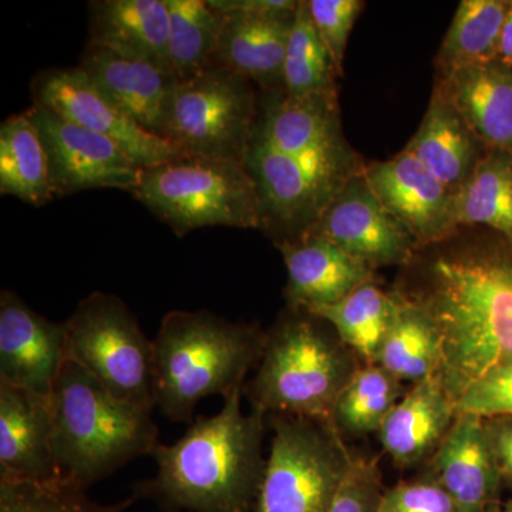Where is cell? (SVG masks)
<instances>
[{
    "mask_svg": "<svg viewBox=\"0 0 512 512\" xmlns=\"http://www.w3.org/2000/svg\"><path fill=\"white\" fill-rule=\"evenodd\" d=\"M66 326L67 359L111 394L153 412L154 345L123 299L96 291L79 302Z\"/></svg>",
    "mask_w": 512,
    "mask_h": 512,
    "instance_id": "7",
    "label": "cell"
},
{
    "mask_svg": "<svg viewBox=\"0 0 512 512\" xmlns=\"http://www.w3.org/2000/svg\"><path fill=\"white\" fill-rule=\"evenodd\" d=\"M67 360L66 326L9 289L0 293V382L49 399Z\"/></svg>",
    "mask_w": 512,
    "mask_h": 512,
    "instance_id": "16",
    "label": "cell"
},
{
    "mask_svg": "<svg viewBox=\"0 0 512 512\" xmlns=\"http://www.w3.org/2000/svg\"><path fill=\"white\" fill-rule=\"evenodd\" d=\"M299 0H210V5L224 15H262V13H293Z\"/></svg>",
    "mask_w": 512,
    "mask_h": 512,
    "instance_id": "40",
    "label": "cell"
},
{
    "mask_svg": "<svg viewBox=\"0 0 512 512\" xmlns=\"http://www.w3.org/2000/svg\"><path fill=\"white\" fill-rule=\"evenodd\" d=\"M284 256L289 309L311 311L342 301L360 286L375 282V271L318 235L278 247Z\"/></svg>",
    "mask_w": 512,
    "mask_h": 512,
    "instance_id": "19",
    "label": "cell"
},
{
    "mask_svg": "<svg viewBox=\"0 0 512 512\" xmlns=\"http://www.w3.org/2000/svg\"><path fill=\"white\" fill-rule=\"evenodd\" d=\"M504 512H512V504L508 505Z\"/></svg>",
    "mask_w": 512,
    "mask_h": 512,
    "instance_id": "42",
    "label": "cell"
},
{
    "mask_svg": "<svg viewBox=\"0 0 512 512\" xmlns=\"http://www.w3.org/2000/svg\"><path fill=\"white\" fill-rule=\"evenodd\" d=\"M365 2L360 0H308L313 25L328 49L336 72L343 76L346 47Z\"/></svg>",
    "mask_w": 512,
    "mask_h": 512,
    "instance_id": "36",
    "label": "cell"
},
{
    "mask_svg": "<svg viewBox=\"0 0 512 512\" xmlns=\"http://www.w3.org/2000/svg\"><path fill=\"white\" fill-rule=\"evenodd\" d=\"M252 137L318 167L363 164L343 137L339 101L296 100L284 90L264 93Z\"/></svg>",
    "mask_w": 512,
    "mask_h": 512,
    "instance_id": "15",
    "label": "cell"
},
{
    "mask_svg": "<svg viewBox=\"0 0 512 512\" xmlns=\"http://www.w3.org/2000/svg\"><path fill=\"white\" fill-rule=\"evenodd\" d=\"M136 500L101 504L70 481L52 484L0 483V512H126Z\"/></svg>",
    "mask_w": 512,
    "mask_h": 512,
    "instance_id": "34",
    "label": "cell"
},
{
    "mask_svg": "<svg viewBox=\"0 0 512 512\" xmlns=\"http://www.w3.org/2000/svg\"><path fill=\"white\" fill-rule=\"evenodd\" d=\"M335 64L313 25L308 0H299L284 66V92L296 100L339 101Z\"/></svg>",
    "mask_w": 512,
    "mask_h": 512,
    "instance_id": "31",
    "label": "cell"
},
{
    "mask_svg": "<svg viewBox=\"0 0 512 512\" xmlns=\"http://www.w3.org/2000/svg\"><path fill=\"white\" fill-rule=\"evenodd\" d=\"M79 66L134 123L161 137L171 93L178 82L173 73L93 43H87Z\"/></svg>",
    "mask_w": 512,
    "mask_h": 512,
    "instance_id": "18",
    "label": "cell"
},
{
    "mask_svg": "<svg viewBox=\"0 0 512 512\" xmlns=\"http://www.w3.org/2000/svg\"><path fill=\"white\" fill-rule=\"evenodd\" d=\"M497 60L512 67V0L507 18H505L503 32H501L500 47H498Z\"/></svg>",
    "mask_w": 512,
    "mask_h": 512,
    "instance_id": "41",
    "label": "cell"
},
{
    "mask_svg": "<svg viewBox=\"0 0 512 512\" xmlns=\"http://www.w3.org/2000/svg\"><path fill=\"white\" fill-rule=\"evenodd\" d=\"M0 194L33 207L56 200L42 138L25 111L0 124Z\"/></svg>",
    "mask_w": 512,
    "mask_h": 512,
    "instance_id": "28",
    "label": "cell"
},
{
    "mask_svg": "<svg viewBox=\"0 0 512 512\" xmlns=\"http://www.w3.org/2000/svg\"><path fill=\"white\" fill-rule=\"evenodd\" d=\"M383 494L377 458L353 457L345 480L325 512H377Z\"/></svg>",
    "mask_w": 512,
    "mask_h": 512,
    "instance_id": "37",
    "label": "cell"
},
{
    "mask_svg": "<svg viewBox=\"0 0 512 512\" xmlns=\"http://www.w3.org/2000/svg\"><path fill=\"white\" fill-rule=\"evenodd\" d=\"M397 309L399 292H384L375 282H370L342 301L319 306L308 313L332 325L346 348L352 349L365 365H373L392 328Z\"/></svg>",
    "mask_w": 512,
    "mask_h": 512,
    "instance_id": "27",
    "label": "cell"
},
{
    "mask_svg": "<svg viewBox=\"0 0 512 512\" xmlns=\"http://www.w3.org/2000/svg\"><path fill=\"white\" fill-rule=\"evenodd\" d=\"M352 461L330 421L275 416L254 512H325Z\"/></svg>",
    "mask_w": 512,
    "mask_h": 512,
    "instance_id": "8",
    "label": "cell"
},
{
    "mask_svg": "<svg viewBox=\"0 0 512 512\" xmlns=\"http://www.w3.org/2000/svg\"><path fill=\"white\" fill-rule=\"evenodd\" d=\"M168 57L174 76L188 80L212 67L224 16L210 0H167Z\"/></svg>",
    "mask_w": 512,
    "mask_h": 512,
    "instance_id": "32",
    "label": "cell"
},
{
    "mask_svg": "<svg viewBox=\"0 0 512 512\" xmlns=\"http://www.w3.org/2000/svg\"><path fill=\"white\" fill-rule=\"evenodd\" d=\"M409 296L439 330V376L454 403L488 369L512 360V239L490 231L441 252Z\"/></svg>",
    "mask_w": 512,
    "mask_h": 512,
    "instance_id": "1",
    "label": "cell"
},
{
    "mask_svg": "<svg viewBox=\"0 0 512 512\" xmlns=\"http://www.w3.org/2000/svg\"><path fill=\"white\" fill-rule=\"evenodd\" d=\"M485 429L501 478L512 487V417L485 420Z\"/></svg>",
    "mask_w": 512,
    "mask_h": 512,
    "instance_id": "39",
    "label": "cell"
},
{
    "mask_svg": "<svg viewBox=\"0 0 512 512\" xmlns=\"http://www.w3.org/2000/svg\"><path fill=\"white\" fill-rule=\"evenodd\" d=\"M363 167L340 187L309 235L328 239L373 271L409 265L417 251L416 242L379 200Z\"/></svg>",
    "mask_w": 512,
    "mask_h": 512,
    "instance_id": "13",
    "label": "cell"
},
{
    "mask_svg": "<svg viewBox=\"0 0 512 512\" xmlns=\"http://www.w3.org/2000/svg\"><path fill=\"white\" fill-rule=\"evenodd\" d=\"M433 467L458 512H487L503 481L485 420L470 414L456 417L434 454Z\"/></svg>",
    "mask_w": 512,
    "mask_h": 512,
    "instance_id": "21",
    "label": "cell"
},
{
    "mask_svg": "<svg viewBox=\"0 0 512 512\" xmlns=\"http://www.w3.org/2000/svg\"><path fill=\"white\" fill-rule=\"evenodd\" d=\"M49 399L0 382V483L62 480L53 451Z\"/></svg>",
    "mask_w": 512,
    "mask_h": 512,
    "instance_id": "17",
    "label": "cell"
},
{
    "mask_svg": "<svg viewBox=\"0 0 512 512\" xmlns=\"http://www.w3.org/2000/svg\"><path fill=\"white\" fill-rule=\"evenodd\" d=\"M258 113L254 84L224 67H210L175 84L161 137L185 156L244 161Z\"/></svg>",
    "mask_w": 512,
    "mask_h": 512,
    "instance_id": "9",
    "label": "cell"
},
{
    "mask_svg": "<svg viewBox=\"0 0 512 512\" xmlns=\"http://www.w3.org/2000/svg\"><path fill=\"white\" fill-rule=\"evenodd\" d=\"M305 311H293L265 338L258 372L247 392L252 407L275 416L332 420L356 367L348 352Z\"/></svg>",
    "mask_w": 512,
    "mask_h": 512,
    "instance_id": "5",
    "label": "cell"
},
{
    "mask_svg": "<svg viewBox=\"0 0 512 512\" xmlns=\"http://www.w3.org/2000/svg\"><path fill=\"white\" fill-rule=\"evenodd\" d=\"M295 13H221L224 22L212 67L245 77L262 93L284 90L285 56Z\"/></svg>",
    "mask_w": 512,
    "mask_h": 512,
    "instance_id": "20",
    "label": "cell"
},
{
    "mask_svg": "<svg viewBox=\"0 0 512 512\" xmlns=\"http://www.w3.org/2000/svg\"><path fill=\"white\" fill-rule=\"evenodd\" d=\"M49 404L60 473L84 490L160 444L153 412L114 396L72 359L64 362Z\"/></svg>",
    "mask_w": 512,
    "mask_h": 512,
    "instance_id": "3",
    "label": "cell"
},
{
    "mask_svg": "<svg viewBox=\"0 0 512 512\" xmlns=\"http://www.w3.org/2000/svg\"><path fill=\"white\" fill-rule=\"evenodd\" d=\"M367 183L387 211L406 228L417 249L440 245L458 234L456 194L412 154L363 167Z\"/></svg>",
    "mask_w": 512,
    "mask_h": 512,
    "instance_id": "14",
    "label": "cell"
},
{
    "mask_svg": "<svg viewBox=\"0 0 512 512\" xmlns=\"http://www.w3.org/2000/svg\"><path fill=\"white\" fill-rule=\"evenodd\" d=\"M511 0H463L436 56L437 77L497 60Z\"/></svg>",
    "mask_w": 512,
    "mask_h": 512,
    "instance_id": "29",
    "label": "cell"
},
{
    "mask_svg": "<svg viewBox=\"0 0 512 512\" xmlns=\"http://www.w3.org/2000/svg\"><path fill=\"white\" fill-rule=\"evenodd\" d=\"M244 386L224 397L217 414L192 421L173 444H158L151 457L157 474L137 487L170 511L251 512L264 477L265 414L242 410Z\"/></svg>",
    "mask_w": 512,
    "mask_h": 512,
    "instance_id": "2",
    "label": "cell"
},
{
    "mask_svg": "<svg viewBox=\"0 0 512 512\" xmlns=\"http://www.w3.org/2000/svg\"><path fill=\"white\" fill-rule=\"evenodd\" d=\"M406 393L403 382L383 367L363 363L340 393L330 423L340 434L359 437L377 433Z\"/></svg>",
    "mask_w": 512,
    "mask_h": 512,
    "instance_id": "33",
    "label": "cell"
},
{
    "mask_svg": "<svg viewBox=\"0 0 512 512\" xmlns=\"http://www.w3.org/2000/svg\"><path fill=\"white\" fill-rule=\"evenodd\" d=\"M185 237L195 229H261V204L244 161L185 156L146 168L128 192Z\"/></svg>",
    "mask_w": 512,
    "mask_h": 512,
    "instance_id": "6",
    "label": "cell"
},
{
    "mask_svg": "<svg viewBox=\"0 0 512 512\" xmlns=\"http://www.w3.org/2000/svg\"><path fill=\"white\" fill-rule=\"evenodd\" d=\"M245 165L261 204V231L276 248L308 237L340 187L363 167L332 168L305 163L251 138Z\"/></svg>",
    "mask_w": 512,
    "mask_h": 512,
    "instance_id": "10",
    "label": "cell"
},
{
    "mask_svg": "<svg viewBox=\"0 0 512 512\" xmlns=\"http://www.w3.org/2000/svg\"><path fill=\"white\" fill-rule=\"evenodd\" d=\"M375 365L403 383L416 384L439 375V330L430 313L409 295L399 292V309Z\"/></svg>",
    "mask_w": 512,
    "mask_h": 512,
    "instance_id": "26",
    "label": "cell"
},
{
    "mask_svg": "<svg viewBox=\"0 0 512 512\" xmlns=\"http://www.w3.org/2000/svg\"><path fill=\"white\" fill-rule=\"evenodd\" d=\"M89 9V43L173 73L168 57L167 0H97L89 3Z\"/></svg>",
    "mask_w": 512,
    "mask_h": 512,
    "instance_id": "24",
    "label": "cell"
},
{
    "mask_svg": "<svg viewBox=\"0 0 512 512\" xmlns=\"http://www.w3.org/2000/svg\"><path fill=\"white\" fill-rule=\"evenodd\" d=\"M265 338L254 326L210 311H171L154 345L156 407L175 423H192L197 404L245 386Z\"/></svg>",
    "mask_w": 512,
    "mask_h": 512,
    "instance_id": "4",
    "label": "cell"
},
{
    "mask_svg": "<svg viewBox=\"0 0 512 512\" xmlns=\"http://www.w3.org/2000/svg\"><path fill=\"white\" fill-rule=\"evenodd\" d=\"M33 103L110 138L143 170L185 157L173 141L148 133L106 96L77 64L43 70L32 82Z\"/></svg>",
    "mask_w": 512,
    "mask_h": 512,
    "instance_id": "12",
    "label": "cell"
},
{
    "mask_svg": "<svg viewBox=\"0 0 512 512\" xmlns=\"http://www.w3.org/2000/svg\"><path fill=\"white\" fill-rule=\"evenodd\" d=\"M170 512H180V511H170Z\"/></svg>",
    "mask_w": 512,
    "mask_h": 512,
    "instance_id": "43",
    "label": "cell"
},
{
    "mask_svg": "<svg viewBox=\"0 0 512 512\" xmlns=\"http://www.w3.org/2000/svg\"><path fill=\"white\" fill-rule=\"evenodd\" d=\"M404 151L416 157L448 190L457 194L487 148L436 86L423 121Z\"/></svg>",
    "mask_w": 512,
    "mask_h": 512,
    "instance_id": "25",
    "label": "cell"
},
{
    "mask_svg": "<svg viewBox=\"0 0 512 512\" xmlns=\"http://www.w3.org/2000/svg\"><path fill=\"white\" fill-rule=\"evenodd\" d=\"M377 512H458L434 476L407 481L384 491Z\"/></svg>",
    "mask_w": 512,
    "mask_h": 512,
    "instance_id": "38",
    "label": "cell"
},
{
    "mask_svg": "<svg viewBox=\"0 0 512 512\" xmlns=\"http://www.w3.org/2000/svg\"><path fill=\"white\" fill-rule=\"evenodd\" d=\"M456 417V404L436 375L413 384L377 434L397 466L412 467L439 448Z\"/></svg>",
    "mask_w": 512,
    "mask_h": 512,
    "instance_id": "23",
    "label": "cell"
},
{
    "mask_svg": "<svg viewBox=\"0 0 512 512\" xmlns=\"http://www.w3.org/2000/svg\"><path fill=\"white\" fill-rule=\"evenodd\" d=\"M488 150L512 156V67L500 60L463 67L436 83Z\"/></svg>",
    "mask_w": 512,
    "mask_h": 512,
    "instance_id": "22",
    "label": "cell"
},
{
    "mask_svg": "<svg viewBox=\"0 0 512 512\" xmlns=\"http://www.w3.org/2000/svg\"><path fill=\"white\" fill-rule=\"evenodd\" d=\"M458 227H485L512 239V156L488 150L456 194Z\"/></svg>",
    "mask_w": 512,
    "mask_h": 512,
    "instance_id": "30",
    "label": "cell"
},
{
    "mask_svg": "<svg viewBox=\"0 0 512 512\" xmlns=\"http://www.w3.org/2000/svg\"><path fill=\"white\" fill-rule=\"evenodd\" d=\"M25 113L42 138L56 198L104 188L130 192L140 184L143 168L110 138L40 104Z\"/></svg>",
    "mask_w": 512,
    "mask_h": 512,
    "instance_id": "11",
    "label": "cell"
},
{
    "mask_svg": "<svg viewBox=\"0 0 512 512\" xmlns=\"http://www.w3.org/2000/svg\"><path fill=\"white\" fill-rule=\"evenodd\" d=\"M457 416L512 417V360L498 363L466 387L456 400Z\"/></svg>",
    "mask_w": 512,
    "mask_h": 512,
    "instance_id": "35",
    "label": "cell"
}]
</instances>
